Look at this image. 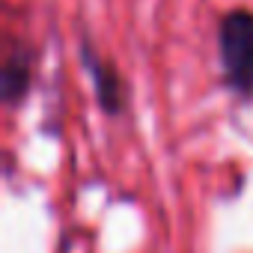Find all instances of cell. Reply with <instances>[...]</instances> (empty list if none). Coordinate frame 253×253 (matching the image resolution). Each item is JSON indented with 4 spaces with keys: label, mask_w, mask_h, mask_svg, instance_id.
I'll return each mask as SVG.
<instances>
[{
    "label": "cell",
    "mask_w": 253,
    "mask_h": 253,
    "mask_svg": "<svg viewBox=\"0 0 253 253\" xmlns=\"http://www.w3.org/2000/svg\"><path fill=\"white\" fill-rule=\"evenodd\" d=\"M217 48L226 84L238 95H253V15L247 9H232L220 18Z\"/></svg>",
    "instance_id": "obj_1"
},
{
    "label": "cell",
    "mask_w": 253,
    "mask_h": 253,
    "mask_svg": "<svg viewBox=\"0 0 253 253\" xmlns=\"http://www.w3.org/2000/svg\"><path fill=\"white\" fill-rule=\"evenodd\" d=\"M84 66L89 69L92 81H95V95H98V104L107 110V113H119L125 107V86L119 81V75L113 69H107L92 51L89 45H84Z\"/></svg>",
    "instance_id": "obj_2"
},
{
    "label": "cell",
    "mask_w": 253,
    "mask_h": 253,
    "mask_svg": "<svg viewBox=\"0 0 253 253\" xmlns=\"http://www.w3.org/2000/svg\"><path fill=\"white\" fill-rule=\"evenodd\" d=\"M30 78H33V57L30 51L18 48L6 57L3 63V75H0V89H3V101L15 104L27 95L30 89Z\"/></svg>",
    "instance_id": "obj_3"
}]
</instances>
